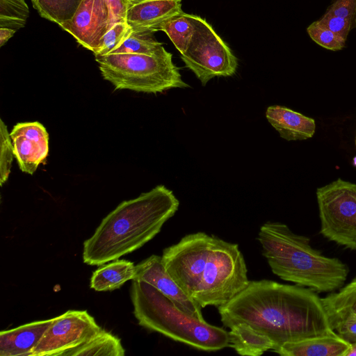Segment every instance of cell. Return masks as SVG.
Instances as JSON below:
<instances>
[{
	"mask_svg": "<svg viewBox=\"0 0 356 356\" xmlns=\"http://www.w3.org/2000/svg\"><path fill=\"white\" fill-rule=\"evenodd\" d=\"M225 327L244 323L270 337L274 351L286 343L336 334L317 292L268 280L250 281L218 307Z\"/></svg>",
	"mask_w": 356,
	"mask_h": 356,
	"instance_id": "6da1fadb",
	"label": "cell"
},
{
	"mask_svg": "<svg viewBox=\"0 0 356 356\" xmlns=\"http://www.w3.org/2000/svg\"><path fill=\"white\" fill-rule=\"evenodd\" d=\"M161 257L168 273L203 308L226 304L250 282L238 245L204 232L186 235Z\"/></svg>",
	"mask_w": 356,
	"mask_h": 356,
	"instance_id": "7a4b0ae2",
	"label": "cell"
},
{
	"mask_svg": "<svg viewBox=\"0 0 356 356\" xmlns=\"http://www.w3.org/2000/svg\"><path fill=\"white\" fill-rule=\"evenodd\" d=\"M179 206L173 192L163 185L122 202L83 243V262L100 266L136 250L159 234Z\"/></svg>",
	"mask_w": 356,
	"mask_h": 356,
	"instance_id": "3957f363",
	"label": "cell"
},
{
	"mask_svg": "<svg viewBox=\"0 0 356 356\" xmlns=\"http://www.w3.org/2000/svg\"><path fill=\"white\" fill-rule=\"evenodd\" d=\"M258 241L272 272L283 280L321 293L339 289L347 279L345 263L325 256L311 245L309 237L293 232L284 223H264Z\"/></svg>",
	"mask_w": 356,
	"mask_h": 356,
	"instance_id": "277c9868",
	"label": "cell"
},
{
	"mask_svg": "<svg viewBox=\"0 0 356 356\" xmlns=\"http://www.w3.org/2000/svg\"><path fill=\"white\" fill-rule=\"evenodd\" d=\"M131 300L138 324L149 330L203 351L229 347V332L186 313L147 282L132 280Z\"/></svg>",
	"mask_w": 356,
	"mask_h": 356,
	"instance_id": "5b68a950",
	"label": "cell"
},
{
	"mask_svg": "<svg viewBox=\"0 0 356 356\" xmlns=\"http://www.w3.org/2000/svg\"><path fill=\"white\" fill-rule=\"evenodd\" d=\"M95 57L103 78L118 90L156 94L189 87L174 64L172 54L164 47L153 54H111Z\"/></svg>",
	"mask_w": 356,
	"mask_h": 356,
	"instance_id": "8992f818",
	"label": "cell"
},
{
	"mask_svg": "<svg viewBox=\"0 0 356 356\" xmlns=\"http://www.w3.org/2000/svg\"><path fill=\"white\" fill-rule=\"evenodd\" d=\"M320 234L330 241L356 251V184L337 179L316 192Z\"/></svg>",
	"mask_w": 356,
	"mask_h": 356,
	"instance_id": "52a82bcc",
	"label": "cell"
},
{
	"mask_svg": "<svg viewBox=\"0 0 356 356\" xmlns=\"http://www.w3.org/2000/svg\"><path fill=\"white\" fill-rule=\"evenodd\" d=\"M191 15L194 34L187 50L181 54L186 67L203 86L214 77L234 74L238 67L236 57L205 19Z\"/></svg>",
	"mask_w": 356,
	"mask_h": 356,
	"instance_id": "ba28073f",
	"label": "cell"
},
{
	"mask_svg": "<svg viewBox=\"0 0 356 356\" xmlns=\"http://www.w3.org/2000/svg\"><path fill=\"white\" fill-rule=\"evenodd\" d=\"M102 328L86 310H68L53 321L30 356H61L97 334Z\"/></svg>",
	"mask_w": 356,
	"mask_h": 356,
	"instance_id": "9c48e42d",
	"label": "cell"
},
{
	"mask_svg": "<svg viewBox=\"0 0 356 356\" xmlns=\"http://www.w3.org/2000/svg\"><path fill=\"white\" fill-rule=\"evenodd\" d=\"M113 24L106 0H81L72 17L59 26L93 52Z\"/></svg>",
	"mask_w": 356,
	"mask_h": 356,
	"instance_id": "30bf717a",
	"label": "cell"
},
{
	"mask_svg": "<svg viewBox=\"0 0 356 356\" xmlns=\"http://www.w3.org/2000/svg\"><path fill=\"white\" fill-rule=\"evenodd\" d=\"M136 268V275L134 280L149 283L179 309L191 316L204 321L202 313V307L191 298L168 273L161 256L151 255L137 264Z\"/></svg>",
	"mask_w": 356,
	"mask_h": 356,
	"instance_id": "8fae6325",
	"label": "cell"
},
{
	"mask_svg": "<svg viewBox=\"0 0 356 356\" xmlns=\"http://www.w3.org/2000/svg\"><path fill=\"white\" fill-rule=\"evenodd\" d=\"M181 0H128L126 22L133 31L152 33L184 11Z\"/></svg>",
	"mask_w": 356,
	"mask_h": 356,
	"instance_id": "7c38bea8",
	"label": "cell"
},
{
	"mask_svg": "<svg viewBox=\"0 0 356 356\" xmlns=\"http://www.w3.org/2000/svg\"><path fill=\"white\" fill-rule=\"evenodd\" d=\"M53 318L37 321L0 332V356H30Z\"/></svg>",
	"mask_w": 356,
	"mask_h": 356,
	"instance_id": "4fadbf2b",
	"label": "cell"
},
{
	"mask_svg": "<svg viewBox=\"0 0 356 356\" xmlns=\"http://www.w3.org/2000/svg\"><path fill=\"white\" fill-rule=\"evenodd\" d=\"M266 118L280 136L288 141L307 140L312 138L316 131L313 118L284 106H268Z\"/></svg>",
	"mask_w": 356,
	"mask_h": 356,
	"instance_id": "5bb4252c",
	"label": "cell"
},
{
	"mask_svg": "<svg viewBox=\"0 0 356 356\" xmlns=\"http://www.w3.org/2000/svg\"><path fill=\"white\" fill-rule=\"evenodd\" d=\"M350 346L336 333L286 343L274 352L283 356H346Z\"/></svg>",
	"mask_w": 356,
	"mask_h": 356,
	"instance_id": "9a60e30c",
	"label": "cell"
},
{
	"mask_svg": "<svg viewBox=\"0 0 356 356\" xmlns=\"http://www.w3.org/2000/svg\"><path fill=\"white\" fill-rule=\"evenodd\" d=\"M321 300L332 330L341 322L356 320V277L338 292Z\"/></svg>",
	"mask_w": 356,
	"mask_h": 356,
	"instance_id": "2e32d148",
	"label": "cell"
},
{
	"mask_svg": "<svg viewBox=\"0 0 356 356\" xmlns=\"http://www.w3.org/2000/svg\"><path fill=\"white\" fill-rule=\"evenodd\" d=\"M229 347L244 356H259L275 348V343L268 336L244 323H237L230 327Z\"/></svg>",
	"mask_w": 356,
	"mask_h": 356,
	"instance_id": "e0dca14e",
	"label": "cell"
},
{
	"mask_svg": "<svg viewBox=\"0 0 356 356\" xmlns=\"http://www.w3.org/2000/svg\"><path fill=\"white\" fill-rule=\"evenodd\" d=\"M136 266L124 259H115L98 268L92 273L90 288L97 291H109L121 287L128 280L135 279Z\"/></svg>",
	"mask_w": 356,
	"mask_h": 356,
	"instance_id": "ac0fdd59",
	"label": "cell"
},
{
	"mask_svg": "<svg viewBox=\"0 0 356 356\" xmlns=\"http://www.w3.org/2000/svg\"><path fill=\"white\" fill-rule=\"evenodd\" d=\"M14 156L20 170L33 175L49 153V143L41 142L24 136L12 137Z\"/></svg>",
	"mask_w": 356,
	"mask_h": 356,
	"instance_id": "d6986e66",
	"label": "cell"
},
{
	"mask_svg": "<svg viewBox=\"0 0 356 356\" xmlns=\"http://www.w3.org/2000/svg\"><path fill=\"white\" fill-rule=\"evenodd\" d=\"M124 354L120 339L102 329L93 337L61 356H124Z\"/></svg>",
	"mask_w": 356,
	"mask_h": 356,
	"instance_id": "ffe728a7",
	"label": "cell"
},
{
	"mask_svg": "<svg viewBox=\"0 0 356 356\" xmlns=\"http://www.w3.org/2000/svg\"><path fill=\"white\" fill-rule=\"evenodd\" d=\"M159 31H163L182 54L187 50L195 31L192 15L183 12L164 22Z\"/></svg>",
	"mask_w": 356,
	"mask_h": 356,
	"instance_id": "44dd1931",
	"label": "cell"
},
{
	"mask_svg": "<svg viewBox=\"0 0 356 356\" xmlns=\"http://www.w3.org/2000/svg\"><path fill=\"white\" fill-rule=\"evenodd\" d=\"M81 0H31L40 17L58 25L70 20Z\"/></svg>",
	"mask_w": 356,
	"mask_h": 356,
	"instance_id": "7402d4cb",
	"label": "cell"
},
{
	"mask_svg": "<svg viewBox=\"0 0 356 356\" xmlns=\"http://www.w3.org/2000/svg\"><path fill=\"white\" fill-rule=\"evenodd\" d=\"M29 15L25 0H0V27L17 31L25 26Z\"/></svg>",
	"mask_w": 356,
	"mask_h": 356,
	"instance_id": "603a6c76",
	"label": "cell"
},
{
	"mask_svg": "<svg viewBox=\"0 0 356 356\" xmlns=\"http://www.w3.org/2000/svg\"><path fill=\"white\" fill-rule=\"evenodd\" d=\"M163 44L154 38L152 33L132 31L121 46L112 54H153L160 50Z\"/></svg>",
	"mask_w": 356,
	"mask_h": 356,
	"instance_id": "cb8c5ba5",
	"label": "cell"
},
{
	"mask_svg": "<svg viewBox=\"0 0 356 356\" xmlns=\"http://www.w3.org/2000/svg\"><path fill=\"white\" fill-rule=\"evenodd\" d=\"M131 32L132 29L126 22L114 24L104 35L99 46L93 51L95 56L112 54L121 46Z\"/></svg>",
	"mask_w": 356,
	"mask_h": 356,
	"instance_id": "d4e9b609",
	"label": "cell"
},
{
	"mask_svg": "<svg viewBox=\"0 0 356 356\" xmlns=\"http://www.w3.org/2000/svg\"><path fill=\"white\" fill-rule=\"evenodd\" d=\"M307 32L317 44L331 51L341 50L346 46V40L337 35L318 20L312 22Z\"/></svg>",
	"mask_w": 356,
	"mask_h": 356,
	"instance_id": "484cf974",
	"label": "cell"
},
{
	"mask_svg": "<svg viewBox=\"0 0 356 356\" xmlns=\"http://www.w3.org/2000/svg\"><path fill=\"white\" fill-rule=\"evenodd\" d=\"M7 126L0 119V184L2 186L10 173L13 158L14 156L13 145Z\"/></svg>",
	"mask_w": 356,
	"mask_h": 356,
	"instance_id": "4316f807",
	"label": "cell"
},
{
	"mask_svg": "<svg viewBox=\"0 0 356 356\" xmlns=\"http://www.w3.org/2000/svg\"><path fill=\"white\" fill-rule=\"evenodd\" d=\"M10 135L11 138L16 136H24L38 141L49 143V134L46 128L37 121L16 124Z\"/></svg>",
	"mask_w": 356,
	"mask_h": 356,
	"instance_id": "83f0119b",
	"label": "cell"
},
{
	"mask_svg": "<svg viewBox=\"0 0 356 356\" xmlns=\"http://www.w3.org/2000/svg\"><path fill=\"white\" fill-rule=\"evenodd\" d=\"M325 13L346 18L356 28V0H332Z\"/></svg>",
	"mask_w": 356,
	"mask_h": 356,
	"instance_id": "f1b7e54d",
	"label": "cell"
},
{
	"mask_svg": "<svg viewBox=\"0 0 356 356\" xmlns=\"http://www.w3.org/2000/svg\"><path fill=\"white\" fill-rule=\"evenodd\" d=\"M318 21L346 40L350 31L353 29L351 24L346 18L327 13H325Z\"/></svg>",
	"mask_w": 356,
	"mask_h": 356,
	"instance_id": "f546056e",
	"label": "cell"
},
{
	"mask_svg": "<svg viewBox=\"0 0 356 356\" xmlns=\"http://www.w3.org/2000/svg\"><path fill=\"white\" fill-rule=\"evenodd\" d=\"M333 330L348 343H356V320L341 322L335 326Z\"/></svg>",
	"mask_w": 356,
	"mask_h": 356,
	"instance_id": "4dcf8cb0",
	"label": "cell"
},
{
	"mask_svg": "<svg viewBox=\"0 0 356 356\" xmlns=\"http://www.w3.org/2000/svg\"><path fill=\"white\" fill-rule=\"evenodd\" d=\"M113 24L126 22L128 0H106Z\"/></svg>",
	"mask_w": 356,
	"mask_h": 356,
	"instance_id": "1f68e13d",
	"label": "cell"
},
{
	"mask_svg": "<svg viewBox=\"0 0 356 356\" xmlns=\"http://www.w3.org/2000/svg\"><path fill=\"white\" fill-rule=\"evenodd\" d=\"M16 30L0 27V47L3 46L15 33Z\"/></svg>",
	"mask_w": 356,
	"mask_h": 356,
	"instance_id": "d6a6232c",
	"label": "cell"
},
{
	"mask_svg": "<svg viewBox=\"0 0 356 356\" xmlns=\"http://www.w3.org/2000/svg\"><path fill=\"white\" fill-rule=\"evenodd\" d=\"M356 355V343H351L350 350L346 354V356Z\"/></svg>",
	"mask_w": 356,
	"mask_h": 356,
	"instance_id": "836d02e7",
	"label": "cell"
},
{
	"mask_svg": "<svg viewBox=\"0 0 356 356\" xmlns=\"http://www.w3.org/2000/svg\"><path fill=\"white\" fill-rule=\"evenodd\" d=\"M353 164L355 166H356V156H355L353 159Z\"/></svg>",
	"mask_w": 356,
	"mask_h": 356,
	"instance_id": "e575fe53",
	"label": "cell"
},
{
	"mask_svg": "<svg viewBox=\"0 0 356 356\" xmlns=\"http://www.w3.org/2000/svg\"><path fill=\"white\" fill-rule=\"evenodd\" d=\"M355 145H356V140H355Z\"/></svg>",
	"mask_w": 356,
	"mask_h": 356,
	"instance_id": "d590c367",
	"label": "cell"
}]
</instances>
